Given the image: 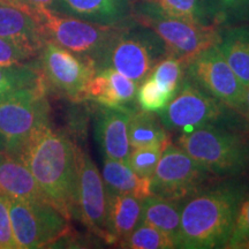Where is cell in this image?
I'll list each match as a JSON object with an SVG mask.
<instances>
[{"label":"cell","mask_w":249,"mask_h":249,"mask_svg":"<svg viewBox=\"0 0 249 249\" xmlns=\"http://www.w3.org/2000/svg\"><path fill=\"white\" fill-rule=\"evenodd\" d=\"M1 151H6V145H5L4 139H2L1 135H0V152Z\"/></svg>","instance_id":"cell-36"},{"label":"cell","mask_w":249,"mask_h":249,"mask_svg":"<svg viewBox=\"0 0 249 249\" xmlns=\"http://www.w3.org/2000/svg\"><path fill=\"white\" fill-rule=\"evenodd\" d=\"M120 248L128 249H172L176 242L169 234L156 227L139 224L128 238L119 244Z\"/></svg>","instance_id":"cell-28"},{"label":"cell","mask_w":249,"mask_h":249,"mask_svg":"<svg viewBox=\"0 0 249 249\" xmlns=\"http://www.w3.org/2000/svg\"><path fill=\"white\" fill-rule=\"evenodd\" d=\"M133 18L154 31L163 40L169 53L186 60L220 42V27L171 18L148 0L133 4Z\"/></svg>","instance_id":"cell-6"},{"label":"cell","mask_w":249,"mask_h":249,"mask_svg":"<svg viewBox=\"0 0 249 249\" xmlns=\"http://www.w3.org/2000/svg\"><path fill=\"white\" fill-rule=\"evenodd\" d=\"M37 68L45 86L73 102L87 101V89L96 73L95 64L46 39L40 49Z\"/></svg>","instance_id":"cell-9"},{"label":"cell","mask_w":249,"mask_h":249,"mask_svg":"<svg viewBox=\"0 0 249 249\" xmlns=\"http://www.w3.org/2000/svg\"><path fill=\"white\" fill-rule=\"evenodd\" d=\"M45 87L36 65L18 64L0 66V96L26 88Z\"/></svg>","instance_id":"cell-25"},{"label":"cell","mask_w":249,"mask_h":249,"mask_svg":"<svg viewBox=\"0 0 249 249\" xmlns=\"http://www.w3.org/2000/svg\"><path fill=\"white\" fill-rule=\"evenodd\" d=\"M210 23L218 27L249 23V0H203Z\"/></svg>","instance_id":"cell-24"},{"label":"cell","mask_w":249,"mask_h":249,"mask_svg":"<svg viewBox=\"0 0 249 249\" xmlns=\"http://www.w3.org/2000/svg\"><path fill=\"white\" fill-rule=\"evenodd\" d=\"M45 87L20 89L0 96V135L6 151L18 156L28 140L49 124Z\"/></svg>","instance_id":"cell-7"},{"label":"cell","mask_w":249,"mask_h":249,"mask_svg":"<svg viewBox=\"0 0 249 249\" xmlns=\"http://www.w3.org/2000/svg\"><path fill=\"white\" fill-rule=\"evenodd\" d=\"M164 14L197 24L210 23L203 0H148Z\"/></svg>","instance_id":"cell-27"},{"label":"cell","mask_w":249,"mask_h":249,"mask_svg":"<svg viewBox=\"0 0 249 249\" xmlns=\"http://www.w3.org/2000/svg\"><path fill=\"white\" fill-rule=\"evenodd\" d=\"M46 200L68 220L76 213V144L50 124L39 128L18 155Z\"/></svg>","instance_id":"cell-2"},{"label":"cell","mask_w":249,"mask_h":249,"mask_svg":"<svg viewBox=\"0 0 249 249\" xmlns=\"http://www.w3.org/2000/svg\"><path fill=\"white\" fill-rule=\"evenodd\" d=\"M150 76L154 77L161 88L174 97L181 88L186 76V59L167 53L158 61L150 73Z\"/></svg>","instance_id":"cell-26"},{"label":"cell","mask_w":249,"mask_h":249,"mask_svg":"<svg viewBox=\"0 0 249 249\" xmlns=\"http://www.w3.org/2000/svg\"><path fill=\"white\" fill-rule=\"evenodd\" d=\"M9 214L18 249L46 247L70 230L67 218L48 202L33 203L9 198Z\"/></svg>","instance_id":"cell-12"},{"label":"cell","mask_w":249,"mask_h":249,"mask_svg":"<svg viewBox=\"0 0 249 249\" xmlns=\"http://www.w3.org/2000/svg\"><path fill=\"white\" fill-rule=\"evenodd\" d=\"M242 117L245 118L246 123L249 128V86L246 87V98H245V107L244 112H242Z\"/></svg>","instance_id":"cell-35"},{"label":"cell","mask_w":249,"mask_h":249,"mask_svg":"<svg viewBox=\"0 0 249 249\" xmlns=\"http://www.w3.org/2000/svg\"><path fill=\"white\" fill-rule=\"evenodd\" d=\"M0 249H18L11 214H9V198L0 193Z\"/></svg>","instance_id":"cell-33"},{"label":"cell","mask_w":249,"mask_h":249,"mask_svg":"<svg viewBox=\"0 0 249 249\" xmlns=\"http://www.w3.org/2000/svg\"><path fill=\"white\" fill-rule=\"evenodd\" d=\"M167 53L163 40L133 18L132 22L118 28L96 62V71L113 68L139 86Z\"/></svg>","instance_id":"cell-4"},{"label":"cell","mask_w":249,"mask_h":249,"mask_svg":"<svg viewBox=\"0 0 249 249\" xmlns=\"http://www.w3.org/2000/svg\"><path fill=\"white\" fill-rule=\"evenodd\" d=\"M0 193L14 200L49 203L24 161L7 151L0 152Z\"/></svg>","instance_id":"cell-17"},{"label":"cell","mask_w":249,"mask_h":249,"mask_svg":"<svg viewBox=\"0 0 249 249\" xmlns=\"http://www.w3.org/2000/svg\"><path fill=\"white\" fill-rule=\"evenodd\" d=\"M138 83L113 68L96 71L87 89V99L108 107H128L136 99Z\"/></svg>","instance_id":"cell-18"},{"label":"cell","mask_w":249,"mask_h":249,"mask_svg":"<svg viewBox=\"0 0 249 249\" xmlns=\"http://www.w3.org/2000/svg\"><path fill=\"white\" fill-rule=\"evenodd\" d=\"M102 177L107 193L128 194L141 200L151 195L150 179L141 178L124 161L104 157Z\"/></svg>","instance_id":"cell-22"},{"label":"cell","mask_w":249,"mask_h":249,"mask_svg":"<svg viewBox=\"0 0 249 249\" xmlns=\"http://www.w3.org/2000/svg\"><path fill=\"white\" fill-rule=\"evenodd\" d=\"M0 37L13 40L38 54L46 40L35 12L11 0H0Z\"/></svg>","instance_id":"cell-16"},{"label":"cell","mask_w":249,"mask_h":249,"mask_svg":"<svg viewBox=\"0 0 249 249\" xmlns=\"http://www.w3.org/2000/svg\"><path fill=\"white\" fill-rule=\"evenodd\" d=\"M11 1H15V2H18V0H11Z\"/></svg>","instance_id":"cell-37"},{"label":"cell","mask_w":249,"mask_h":249,"mask_svg":"<svg viewBox=\"0 0 249 249\" xmlns=\"http://www.w3.org/2000/svg\"><path fill=\"white\" fill-rule=\"evenodd\" d=\"M50 9L107 27L124 26L133 21L130 0H54Z\"/></svg>","instance_id":"cell-15"},{"label":"cell","mask_w":249,"mask_h":249,"mask_svg":"<svg viewBox=\"0 0 249 249\" xmlns=\"http://www.w3.org/2000/svg\"><path fill=\"white\" fill-rule=\"evenodd\" d=\"M249 183L239 178L211 182L183 202L176 248H225Z\"/></svg>","instance_id":"cell-1"},{"label":"cell","mask_w":249,"mask_h":249,"mask_svg":"<svg viewBox=\"0 0 249 249\" xmlns=\"http://www.w3.org/2000/svg\"><path fill=\"white\" fill-rule=\"evenodd\" d=\"M167 132L182 134L208 124H220L231 128H249L239 112L226 107L185 76L181 88L160 113Z\"/></svg>","instance_id":"cell-5"},{"label":"cell","mask_w":249,"mask_h":249,"mask_svg":"<svg viewBox=\"0 0 249 249\" xmlns=\"http://www.w3.org/2000/svg\"><path fill=\"white\" fill-rule=\"evenodd\" d=\"M45 39L67 49L80 57L98 61L119 27H107L59 14L50 8L35 12ZM121 27V26H120Z\"/></svg>","instance_id":"cell-8"},{"label":"cell","mask_w":249,"mask_h":249,"mask_svg":"<svg viewBox=\"0 0 249 249\" xmlns=\"http://www.w3.org/2000/svg\"><path fill=\"white\" fill-rule=\"evenodd\" d=\"M167 133L157 112L134 108L128 121L130 148L169 141Z\"/></svg>","instance_id":"cell-23"},{"label":"cell","mask_w":249,"mask_h":249,"mask_svg":"<svg viewBox=\"0 0 249 249\" xmlns=\"http://www.w3.org/2000/svg\"><path fill=\"white\" fill-rule=\"evenodd\" d=\"M172 98V96L166 90L161 88L157 81L150 75L138 86L136 101L142 110L160 113L161 110L166 107V105Z\"/></svg>","instance_id":"cell-30"},{"label":"cell","mask_w":249,"mask_h":249,"mask_svg":"<svg viewBox=\"0 0 249 249\" xmlns=\"http://www.w3.org/2000/svg\"><path fill=\"white\" fill-rule=\"evenodd\" d=\"M107 192L91 157L76 145L75 217L96 235L105 238Z\"/></svg>","instance_id":"cell-13"},{"label":"cell","mask_w":249,"mask_h":249,"mask_svg":"<svg viewBox=\"0 0 249 249\" xmlns=\"http://www.w3.org/2000/svg\"><path fill=\"white\" fill-rule=\"evenodd\" d=\"M141 211V198L128 194L107 193L104 240L110 245H119L128 238L139 225Z\"/></svg>","instance_id":"cell-19"},{"label":"cell","mask_w":249,"mask_h":249,"mask_svg":"<svg viewBox=\"0 0 249 249\" xmlns=\"http://www.w3.org/2000/svg\"><path fill=\"white\" fill-rule=\"evenodd\" d=\"M227 249L249 248V192L241 202L234 225L225 246Z\"/></svg>","instance_id":"cell-31"},{"label":"cell","mask_w":249,"mask_h":249,"mask_svg":"<svg viewBox=\"0 0 249 249\" xmlns=\"http://www.w3.org/2000/svg\"><path fill=\"white\" fill-rule=\"evenodd\" d=\"M38 57V53L13 40L0 37V66L23 64L29 59Z\"/></svg>","instance_id":"cell-32"},{"label":"cell","mask_w":249,"mask_h":249,"mask_svg":"<svg viewBox=\"0 0 249 249\" xmlns=\"http://www.w3.org/2000/svg\"><path fill=\"white\" fill-rule=\"evenodd\" d=\"M18 2L26 5L27 7H29L34 12H36L39 11V9L51 8L54 0H18Z\"/></svg>","instance_id":"cell-34"},{"label":"cell","mask_w":249,"mask_h":249,"mask_svg":"<svg viewBox=\"0 0 249 249\" xmlns=\"http://www.w3.org/2000/svg\"><path fill=\"white\" fill-rule=\"evenodd\" d=\"M185 200L149 195L142 200V211L139 224L156 227L169 234L176 242L178 235L181 211Z\"/></svg>","instance_id":"cell-21"},{"label":"cell","mask_w":249,"mask_h":249,"mask_svg":"<svg viewBox=\"0 0 249 249\" xmlns=\"http://www.w3.org/2000/svg\"><path fill=\"white\" fill-rule=\"evenodd\" d=\"M216 179L178 144L169 143L150 179L151 195L186 200Z\"/></svg>","instance_id":"cell-11"},{"label":"cell","mask_w":249,"mask_h":249,"mask_svg":"<svg viewBox=\"0 0 249 249\" xmlns=\"http://www.w3.org/2000/svg\"><path fill=\"white\" fill-rule=\"evenodd\" d=\"M227 64L245 87L249 86V24L220 28L218 43Z\"/></svg>","instance_id":"cell-20"},{"label":"cell","mask_w":249,"mask_h":249,"mask_svg":"<svg viewBox=\"0 0 249 249\" xmlns=\"http://www.w3.org/2000/svg\"><path fill=\"white\" fill-rule=\"evenodd\" d=\"M186 76L213 98L242 116L246 87L227 64L218 44L201 50L187 59Z\"/></svg>","instance_id":"cell-10"},{"label":"cell","mask_w":249,"mask_h":249,"mask_svg":"<svg viewBox=\"0 0 249 249\" xmlns=\"http://www.w3.org/2000/svg\"><path fill=\"white\" fill-rule=\"evenodd\" d=\"M169 143L170 140L144 145V147L132 148L126 163L141 178L151 179L156 167L160 163L161 155Z\"/></svg>","instance_id":"cell-29"},{"label":"cell","mask_w":249,"mask_h":249,"mask_svg":"<svg viewBox=\"0 0 249 249\" xmlns=\"http://www.w3.org/2000/svg\"><path fill=\"white\" fill-rule=\"evenodd\" d=\"M134 108L108 107L97 104L95 139L104 157L126 163L132 150L128 139V121Z\"/></svg>","instance_id":"cell-14"},{"label":"cell","mask_w":249,"mask_h":249,"mask_svg":"<svg viewBox=\"0 0 249 249\" xmlns=\"http://www.w3.org/2000/svg\"><path fill=\"white\" fill-rule=\"evenodd\" d=\"M176 143L217 179L239 178L249 172V132L208 124L179 134Z\"/></svg>","instance_id":"cell-3"}]
</instances>
